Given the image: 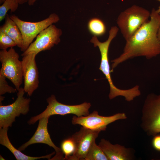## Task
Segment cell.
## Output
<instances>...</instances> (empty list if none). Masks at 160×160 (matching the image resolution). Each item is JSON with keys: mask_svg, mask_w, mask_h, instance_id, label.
Wrapping results in <instances>:
<instances>
[{"mask_svg": "<svg viewBox=\"0 0 160 160\" xmlns=\"http://www.w3.org/2000/svg\"><path fill=\"white\" fill-rule=\"evenodd\" d=\"M150 18V20L126 41L122 53L111 61V72L119 64L129 59L143 56L150 59L160 54V43L157 37L160 15L153 8Z\"/></svg>", "mask_w": 160, "mask_h": 160, "instance_id": "1", "label": "cell"}, {"mask_svg": "<svg viewBox=\"0 0 160 160\" xmlns=\"http://www.w3.org/2000/svg\"><path fill=\"white\" fill-rule=\"evenodd\" d=\"M119 29L116 26L112 27L109 31V35L107 39L104 42H101L97 36H94L90 41L94 47H98L101 56V60L99 70L105 75L110 86V92L108 97L111 100L118 96L124 97L126 100L130 102L133 100L138 95L137 88L134 87L127 89H122L117 88L113 84L111 79L109 63L108 52L110 45L113 39L116 36Z\"/></svg>", "mask_w": 160, "mask_h": 160, "instance_id": "2", "label": "cell"}, {"mask_svg": "<svg viewBox=\"0 0 160 160\" xmlns=\"http://www.w3.org/2000/svg\"><path fill=\"white\" fill-rule=\"evenodd\" d=\"M150 13L148 10L136 5H133L121 12L116 22L125 41L130 38L149 20Z\"/></svg>", "mask_w": 160, "mask_h": 160, "instance_id": "3", "label": "cell"}, {"mask_svg": "<svg viewBox=\"0 0 160 160\" xmlns=\"http://www.w3.org/2000/svg\"><path fill=\"white\" fill-rule=\"evenodd\" d=\"M140 127L148 136L160 133V92L147 96L142 108Z\"/></svg>", "mask_w": 160, "mask_h": 160, "instance_id": "4", "label": "cell"}, {"mask_svg": "<svg viewBox=\"0 0 160 160\" xmlns=\"http://www.w3.org/2000/svg\"><path fill=\"white\" fill-rule=\"evenodd\" d=\"M47 101L48 105L46 109L40 114L31 117L28 121V124H33L42 118L54 115L73 114L80 117L87 116L89 113V110L91 105L89 103L85 102L75 105H65L58 101L55 96L53 95L47 99Z\"/></svg>", "mask_w": 160, "mask_h": 160, "instance_id": "5", "label": "cell"}, {"mask_svg": "<svg viewBox=\"0 0 160 160\" xmlns=\"http://www.w3.org/2000/svg\"><path fill=\"white\" fill-rule=\"evenodd\" d=\"M9 16L17 24L21 33L23 44L20 50L23 52L27 49L34 39L41 31L60 20L59 16L55 13L51 14L48 17L43 20L34 22L21 20L14 14Z\"/></svg>", "mask_w": 160, "mask_h": 160, "instance_id": "6", "label": "cell"}, {"mask_svg": "<svg viewBox=\"0 0 160 160\" xmlns=\"http://www.w3.org/2000/svg\"><path fill=\"white\" fill-rule=\"evenodd\" d=\"M18 54L13 48L0 51V61L1 67L0 74L5 76L13 84L17 91L20 88L23 79L21 62Z\"/></svg>", "mask_w": 160, "mask_h": 160, "instance_id": "7", "label": "cell"}, {"mask_svg": "<svg viewBox=\"0 0 160 160\" xmlns=\"http://www.w3.org/2000/svg\"><path fill=\"white\" fill-rule=\"evenodd\" d=\"M25 93L23 88L20 87L18 91L17 97L13 103L7 105L0 104V129L11 127L16 117L28 113L31 99L24 97Z\"/></svg>", "mask_w": 160, "mask_h": 160, "instance_id": "8", "label": "cell"}, {"mask_svg": "<svg viewBox=\"0 0 160 160\" xmlns=\"http://www.w3.org/2000/svg\"><path fill=\"white\" fill-rule=\"evenodd\" d=\"M61 30L53 24L41 31L27 49L22 54L23 56L34 52L37 55L41 51L50 49L60 41Z\"/></svg>", "mask_w": 160, "mask_h": 160, "instance_id": "9", "label": "cell"}, {"mask_svg": "<svg viewBox=\"0 0 160 160\" xmlns=\"http://www.w3.org/2000/svg\"><path fill=\"white\" fill-rule=\"evenodd\" d=\"M127 118L124 113H118L112 116H105L100 115L97 111L86 116H74L72 119L73 124H78L94 131L100 132L106 130L109 124L119 120Z\"/></svg>", "mask_w": 160, "mask_h": 160, "instance_id": "10", "label": "cell"}, {"mask_svg": "<svg viewBox=\"0 0 160 160\" xmlns=\"http://www.w3.org/2000/svg\"><path fill=\"white\" fill-rule=\"evenodd\" d=\"M37 54L34 52L23 56L21 61L25 92L31 96L37 89L39 83L38 69L35 60Z\"/></svg>", "mask_w": 160, "mask_h": 160, "instance_id": "11", "label": "cell"}, {"mask_svg": "<svg viewBox=\"0 0 160 160\" xmlns=\"http://www.w3.org/2000/svg\"><path fill=\"white\" fill-rule=\"evenodd\" d=\"M100 132L82 126L71 137L75 143V151L73 155L67 160H84L89 148L95 141Z\"/></svg>", "mask_w": 160, "mask_h": 160, "instance_id": "12", "label": "cell"}, {"mask_svg": "<svg viewBox=\"0 0 160 160\" xmlns=\"http://www.w3.org/2000/svg\"><path fill=\"white\" fill-rule=\"evenodd\" d=\"M50 117H45L39 120L37 129L31 138L27 142L23 144L18 148L22 151L28 146L35 143L46 144L53 148L56 152L53 159H64L63 153L61 149L56 146L52 141L47 129L48 120Z\"/></svg>", "mask_w": 160, "mask_h": 160, "instance_id": "13", "label": "cell"}, {"mask_svg": "<svg viewBox=\"0 0 160 160\" xmlns=\"http://www.w3.org/2000/svg\"><path fill=\"white\" fill-rule=\"evenodd\" d=\"M98 145L108 160H131L135 158L134 151L119 144H113L109 140L101 139Z\"/></svg>", "mask_w": 160, "mask_h": 160, "instance_id": "14", "label": "cell"}, {"mask_svg": "<svg viewBox=\"0 0 160 160\" xmlns=\"http://www.w3.org/2000/svg\"><path fill=\"white\" fill-rule=\"evenodd\" d=\"M8 128L0 129V144L7 148L14 155L17 160H35L41 159H50L55 152L44 156L40 157H32L27 156L16 149L12 144L8 137L7 131Z\"/></svg>", "mask_w": 160, "mask_h": 160, "instance_id": "15", "label": "cell"}, {"mask_svg": "<svg viewBox=\"0 0 160 160\" xmlns=\"http://www.w3.org/2000/svg\"><path fill=\"white\" fill-rule=\"evenodd\" d=\"M4 23L0 27L1 30L10 37L21 48L23 44V39L21 31L15 22L7 14L5 18Z\"/></svg>", "mask_w": 160, "mask_h": 160, "instance_id": "16", "label": "cell"}, {"mask_svg": "<svg viewBox=\"0 0 160 160\" xmlns=\"http://www.w3.org/2000/svg\"><path fill=\"white\" fill-rule=\"evenodd\" d=\"M87 26L90 33L97 37L102 36L106 31V27L104 23L98 18L91 19L88 22Z\"/></svg>", "mask_w": 160, "mask_h": 160, "instance_id": "17", "label": "cell"}, {"mask_svg": "<svg viewBox=\"0 0 160 160\" xmlns=\"http://www.w3.org/2000/svg\"><path fill=\"white\" fill-rule=\"evenodd\" d=\"M84 160H108L101 148L94 142L89 148Z\"/></svg>", "mask_w": 160, "mask_h": 160, "instance_id": "18", "label": "cell"}, {"mask_svg": "<svg viewBox=\"0 0 160 160\" xmlns=\"http://www.w3.org/2000/svg\"><path fill=\"white\" fill-rule=\"evenodd\" d=\"M19 4L16 0H5L0 6V21L5 19L8 11L15 12Z\"/></svg>", "mask_w": 160, "mask_h": 160, "instance_id": "19", "label": "cell"}, {"mask_svg": "<svg viewBox=\"0 0 160 160\" xmlns=\"http://www.w3.org/2000/svg\"><path fill=\"white\" fill-rule=\"evenodd\" d=\"M75 143L71 137L63 140L61 143V149L65 155L64 159H66L74 153L75 151Z\"/></svg>", "mask_w": 160, "mask_h": 160, "instance_id": "20", "label": "cell"}, {"mask_svg": "<svg viewBox=\"0 0 160 160\" xmlns=\"http://www.w3.org/2000/svg\"><path fill=\"white\" fill-rule=\"evenodd\" d=\"M17 46L16 43L5 33L0 29V49L1 50L7 49Z\"/></svg>", "mask_w": 160, "mask_h": 160, "instance_id": "21", "label": "cell"}, {"mask_svg": "<svg viewBox=\"0 0 160 160\" xmlns=\"http://www.w3.org/2000/svg\"><path fill=\"white\" fill-rule=\"evenodd\" d=\"M6 78L0 74V95H1L8 93H14L17 92V89L9 85L6 80Z\"/></svg>", "mask_w": 160, "mask_h": 160, "instance_id": "22", "label": "cell"}, {"mask_svg": "<svg viewBox=\"0 0 160 160\" xmlns=\"http://www.w3.org/2000/svg\"><path fill=\"white\" fill-rule=\"evenodd\" d=\"M152 143L154 148L160 151V135L158 134L153 136Z\"/></svg>", "mask_w": 160, "mask_h": 160, "instance_id": "23", "label": "cell"}, {"mask_svg": "<svg viewBox=\"0 0 160 160\" xmlns=\"http://www.w3.org/2000/svg\"><path fill=\"white\" fill-rule=\"evenodd\" d=\"M19 4H23L28 2V0H16Z\"/></svg>", "mask_w": 160, "mask_h": 160, "instance_id": "24", "label": "cell"}, {"mask_svg": "<svg viewBox=\"0 0 160 160\" xmlns=\"http://www.w3.org/2000/svg\"><path fill=\"white\" fill-rule=\"evenodd\" d=\"M37 0H28V3L29 6L33 5Z\"/></svg>", "mask_w": 160, "mask_h": 160, "instance_id": "25", "label": "cell"}, {"mask_svg": "<svg viewBox=\"0 0 160 160\" xmlns=\"http://www.w3.org/2000/svg\"><path fill=\"white\" fill-rule=\"evenodd\" d=\"M157 37L160 43V27H159L158 31Z\"/></svg>", "mask_w": 160, "mask_h": 160, "instance_id": "26", "label": "cell"}, {"mask_svg": "<svg viewBox=\"0 0 160 160\" xmlns=\"http://www.w3.org/2000/svg\"><path fill=\"white\" fill-rule=\"evenodd\" d=\"M156 1H159L160 3V0H155ZM156 12L160 15V5L158 9L156 10Z\"/></svg>", "mask_w": 160, "mask_h": 160, "instance_id": "27", "label": "cell"}, {"mask_svg": "<svg viewBox=\"0 0 160 160\" xmlns=\"http://www.w3.org/2000/svg\"><path fill=\"white\" fill-rule=\"evenodd\" d=\"M5 0H0V4H2Z\"/></svg>", "mask_w": 160, "mask_h": 160, "instance_id": "28", "label": "cell"}, {"mask_svg": "<svg viewBox=\"0 0 160 160\" xmlns=\"http://www.w3.org/2000/svg\"><path fill=\"white\" fill-rule=\"evenodd\" d=\"M0 160H5V159H4V158L2 157L0 155Z\"/></svg>", "mask_w": 160, "mask_h": 160, "instance_id": "29", "label": "cell"}]
</instances>
